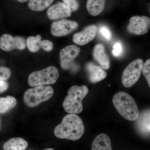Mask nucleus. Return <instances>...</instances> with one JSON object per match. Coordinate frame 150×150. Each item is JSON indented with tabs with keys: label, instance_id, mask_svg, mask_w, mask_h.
<instances>
[{
	"label": "nucleus",
	"instance_id": "7c9ffc66",
	"mask_svg": "<svg viewBox=\"0 0 150 150\" xmlns=\"http://www.w3.org/2000/svg\"><path fill=\"white\" fill-rule=\"evenodd\" d=\"M0 129H1V123H0Z\"/></svg>",
	"mask_w": 150,
	"mask_h": 150
},
{
	"label": "nucleus",
	"instance_id": "aec40b11",
	"mask_svg": "<svg viewBox=\"0 0 150 150\" xmlns=\"http://www.w3.org/2000/svg\"><path fill=\"white\" fill-rule=\"evenodd\" d=\"M16 100L12 96L0 98V113H5L15 107Z\"/></svg>",
	"mask_w": 150,
	"mask_h": 150
},
{
	"label": "nucleus",
	"instance_id": "6ab92c4d",
	"mask_svg": "<svg viewBox=\"0 0 150 150\" xmlns=\"http://www.w3.org/2000/svg\"><path fill=\"white\" fill-rule=\"evenodd\" d=\"M54 0H30L28 4L29 8L35 11H42L48 8Z\"/></svg>",
	"mask_w": 150,
	"mask_h": 150
},
{
	"label": "nucleus",
	"instance_id": "f3484780",
	"mask_svg": "<svg viewBox=\"0 0 150 150\" xmlns=\"http://www.w3.org/2000/svg\"><path fill=\"white\" fill-rule=\"evenodd\" d=\"M106 0H88L86 8L93 16H98L104 10Z\"/></svg>",
	"mask_w": 150,
	"mask_h": 150
},
{
	"label": "nucleus",
	"instance_id": "39448f33",
	"mask_svg": "<svg viewBox=\"0 0 150 150\" xmlns=\"http://www.w3.org/2000/svg\"><path fill=\"white\" fill-rule=\"evenodd\" d=\"M59 72L56 67L51 66L29 75L28 83L32 87L54 84L59 78Z\"/></svg>",
	"mask_w": 150,
	"mask_h": 150
},
{
	"label": "nucleus",
	"instance_id": "20e7f679",
	"mask_svg": "<svg viewBox=\"0 0 150 150\" xmlns=\"http://www.w3.org/2000/svg\"><path fill=\"white\" fill-rule=\"evenodd\" d=\"M54 93V89L51 86H37L28 89L25 92L23 100L27 106L35 107L41 103L50 99Z\"/></svg>",
	"mask_w": 150,
	"mask_h": 150
},
{
	"label": "nucleus",
	"instance_id": "1a4fd4ad",
	"mask_svg": "<svg viewBox=\"0 0 150 150\" xmlns=\"http://www.w3.org/2000/svg\"><path fill=\"white\" fill-rule=\"evenodd\" d=\"M26 46V41L23 37H13L8 34H4L0 37V48L3 51H10L14 49L23 50Z\"/></svg>",
	"mask_w": 150,
	"mask_h": 150
},
{
	"label": "nucleus",
	"instance_id": "f257e3e1",
	"mask_svg": "<svg viewBox=\"0 0 150 150\" xmlns=\"http://www.w3.org/2000/svg\"><path fill=\"white\" fill-rule=\"evenodd\" d=\"M84 131V126L80 117L69 113L64 116L62 123L55 128L54 133L59 139L77 141L81 138Z\"/></svg>",
	"mask_w": 150,
	"mask_h": 150
},
{
	"label": "nucleus",
	"instance_id": "423d86ee",
	"mask_svg": "<svg viewBox=\"0 0 150 150\" xmlns=\"http://www.w3.org/2000/svg\"><path fill=\"white\" fill-rule=\"evenodd\" d=\"M144 63L141 59L134 60L123 71L122 83L126 88H130L138 81L141 76Z\"/></svg>",
	"mask_w": 150,
	"mask_h": 150
},
{
	"label": "nucleus",
	"instance_id": "f8f14e48",
	"mask_svg": "<svg viewBox=\"0 0 150 150\" xmlns=\"http://www.w3.org/2000/svg\"><path fill=\"white\" fill-rule=\"evenodd\" d=\"M72 11L69 7L64 2H59L48 8L47 14L51 20L69 17L71 15Z\"/></svg>",
	"mask_w": 150,
	"mask_h": 150
},
{
	"label": "nucleus",
	"instance_id": "9d476101",
	"mask_svg": "<svg viewBox=\"0 0 150 150\" xmlns=\"http://www.w3.org/2000/svg\"><path fill=\"white\" fill-rule=\"evenodd\" d=\"M78 23L76 22L63 19L54 22L51 25L52 35L56 37H62L69 34L76 29Z\"/></svg>",
	"mask_w": 150,
	"mask_h": 150
},
{
	"label": "nucleus",
	"instance_id": "2eb2a0df",
	"mask_svg": "<svg viewBox=\"0 0 150 150\" xmlns=\"http://www.w3.org/2000/svg\"><path fill=\"white\" fill-rule=\"evenodd\" d=\"M93 56L103 69L107 70L109 69L110 60L105 51V48L102 44H98L95 46Z\"/></svg>",
	"mask_w": 150,
	"mask_h": 150
},
{
	"label": "nucleus",
	"instance_id": "c85d7f7f",
	"mask_svg": "<svg viewBox=\"0 0 150 150\" xmlns=\"http://www.w3.org/2000/svg\"><path fill=\"white\" fill-rule=\"evenodd\" d=\"M18 2L21 3H24L25 2L28 1H30V0H17Z\"/></svg>",
	"mask_w": 150,
	"mask_h": 150
},
{
	"label": "nucleus",
	"instance_id": "ddd939ff",
	"mask_svg": "<svg viewBox=\"0 0 150 150\" xmlns=\"http://www.w3.org/2000/svg\"><path fill=\"white\" fill-rule=\"evenodd\" d=\"M150 111L149 108L143 110L139 113V117L136 120V129L140 134L149 136L150 132Z\"/></svg>",
	"mask_w": 150,
	"mask_h": 150
},
{
	"label": "nucleus",
	"instance_id": "b1692460",
	"mask_svg": "<svg viewBox=\"0 0 150 150\" xmlns=\"http://www.w3.org/2000/svg\"><path fill=\"white\" fill-rule=\"evenodd\" d=\"M64 2L73 11H76L79 8V4L78 0H63Z\"/></svg>",
	"mask_w": 150,
	"mask_h": 150
},
{
	"label": "nucleus",
	"instance_id": "4be33fe9",
	"mask_svg": "<svg viewBox=\"0 0 150 150\" xmlns=\"http://www.w3.org/2000/svg\"><path fill=\"white\" fill-rule=\"evenodd\" d=\"M143 75L147 81L149 86L150 87V60L148 59L145 62L142 69Z\"/></svg>",
	"mask_w": 150,
	"mask_h": 150
},
{
	"label": "nucleus",
	"instance_id": "dca6fc26",
	"mask_svg": "<svg viewBox=\"0 0 150 150\" xmlns=\"http://www.w3.org/2000/svg\"><path fill=\"white\" fill-rule=\"evenodd\" d=\"M91 150H112L111 141L108 135L105 134L98 135L93 142Z\"/></svg>",
	"mask_w": 150,
	"mask_h": 150
},
{
	"label": "nucleus",
	"instance_id": "cd10ccee",
	"mask_svg": "<svg viewBox=\"0 0 150 150\" xmlns=\"http://www.w3.org/2000/svg\"><path fill=\"white\" fill-rule=\"evenodd\" d=\"M8 87V84L5 81L0 80V93L6 91Z\"/></svg>",
	"mask_w": 150,
	"mask_h": 150
},
{
	"label": "nucleus",
	"instance_id": "0eeeda50",
	"mask_svg": "<svg viewBox=\"0 0 150 150\" xmlns=\"http://www.w3.org/2000/svg\"><path fill=\"white\" fill-rule=\"evenodd\" d=\"M80 52V48L75 45H70L62 49L60 53L61 67L64 70L77 69L75 67L74 60Z\"/></svg>",
	"mask_w": 150,
	"mask_h": 150
},
{
	"label": "nucleus",
	"instance_id": "7ed1b4c3",
	"mask_svg": "<svg viewBox=\"0 0 150 150\" xmlns=\"http://www.w3.org/2000/svg\"><path fill=\"white\" fill-rule=\"evenodd\" d=\"M88 93V88L86 86H74L70 88L63 103L65 111L70 114L80 113L83 109L82 100Z\"/></svg>",
	"mask_w": 150,
	"mask_h": 150
},
{
	"label": "nucleus",
	"instance_id": "4468645a",
	"mask_svg": "<svg viewBox=\"0 0 150 150\" xmlns=\"http://www.w3.org/2000/svg\"><path fill=\"white\" fill-rule=\"evenodd\" d=\"M86 70L88 73L89 80L95 83L104 79L107 76V74L104 70L93 63L89 62L86 66Z\"/></svg>",
	"mask_w": 150,
	"mask_h": 150
},
{
	"label": "nucleus",
	"instance_id": "c756f323",
	"mask_svg": "<svg viewBox=\"0 0 150 150\" xmlns=\"http://www.w3.org/2000/svg\"><path fill=\"white\" fill-rule=\"evenodd\" d=\"M54 150V149H45V150Z\"/></svg>",
	"mask_w": 150,
	"mask_h": 150
},
{
	"label": "nucleus",
	"instance_id": "a878e982",
	"mask_svg": "<svg viewBox=\"0 0 150 150\" xmlns=\"http://www.w3.org/2000/svg\"><path fill=\"white\" fill-rule=\"evenodd\" d=\"M123 47L120 42H116L113 46V50L112 51V54L114 56L117 57L120 56L122 53Z\"/></svg>",
	"mask_w": 150,
	"mask_h": 150
},
{
	"label": "nucleus",
	"instance_id": "9b49d317",
	"mask_svg": "<svg viewBox=\"0 0 150 150\" xmlns=\"http://www.w3.org/2000/svg\"><path fill=\"white\" fill-rule=\"evenodd\" d=\"M97 32V27L96 25H89L82 31L74 34L73 41L76 44L83 46L93 40L96 36Z\"/></svg>",
	"mask_w": 150,
	"mask_h": 150
},
{
	"label": "nucleus",
	"instance_id": "5701e85b",
	"mask_svg": "<svg viewBox=\"0 0 150 150\" xmlns=\"http://www.w3.org/2000/svg\"><path fill=\"white\" fill-rule=\"evenodd\" d=\"M11 76V71L9 69L4 67H0V80H7Z\"/></svg>",
	"mask_w": 150,
	"mask_h": 150
},
{
	"label": "nucleus",
	"instance_id": "a211bd4d",
	"mask_svg": "<svg viewBox=\"0 0 150 150\" xmlns=\"http://www.w3.org/2000/svg\"><path fill=\"white\" fill-rule=\"evenodd\" d=\"M28 144L21 138H14L6 142L3 145L4 150H24L26 149Z\"/></svg>",
	"mask_w": 150,
	"mask_h": 150
},
{
	"label": "nucleus",
	"instance_id": "bb28decb",
	"mask_svg": "<svg viewBox=\"0 0 150 150\" xmlns=\"http://www.w3.org/2000/svg\"><path fill=\"white\" fill-rule=\"evenodd\" d=\"M100 33L102 36L106 40H110L111 37V33L108 27L105 26H103L100 29Z\"/></svg>",
	"mask_w": 150,
	"mask_h": 150
},
{
	"label": "nucleus",
	"instance_id": "412c9836",
	"mask_svg": "<svg viewBox=\"0 0 150 150\" xmlns=\"http://www.w3.org/2000/svg\"><path fill=\"white\" fill-rule=\"evenodd\" d=\"M41 41V36L39 35L28 37L26 41V45L29 51L34 53L39 51L40 48Z\"/></svg>",
	"mask_w": 150,
	"mask_h": 150
},
{
	"label": "nucleus",
	"instance_id": "393cba45",
	"mask_svg": "<svg viewBox=\"0 0 150 150\" xmlns=\"http://www.w3.org/2000/svg\"><path fill=\"white\" fill-rule=\"evenodd\" d=\"M54 44L50 40H45L40 42V48L46 51H51L54 48Z\"/></svg>",
	"mask_w": 150,
	"mask_h": 150
},
{
	"label": "nucleus",
	"instance_id": "f03ea898",
	"mask_svg": "<svg viewBox=\"0 0 150 150\" xmlns=\"http://www.w3.org/2000/svg\"><path fill=\"white\" fill-rule=\"evenodd\" d=\"M112 103L116 110L123 117L129 121H135L139 117V108L133 98L124 92L115 94Z\"/></svg>",
	"mask_w": 150,
	"mask_h": 150
},
{
	"label": "nucleus",
	"instance_id": "6e6552de",
	"mask_svg": "<svg viewBox=\"0 0 150 150\" xmlns=\"http://www.w3.org/2000/svg\"><path fill=\"white\" fill-rule=\"evenodd\" d=\"M150 28V18L146 16H134L131 17L127 26L128 31L131 34L142 35L146 34Z\"/></svg>",
	"mask_w": 150,
	"mask_h": 150
}]
</instances>
